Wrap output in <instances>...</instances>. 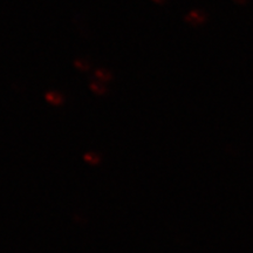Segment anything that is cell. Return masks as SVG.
Returning <instances> with one entry per match:
<instances>
[]
</instances>
